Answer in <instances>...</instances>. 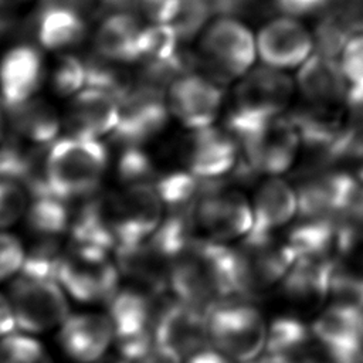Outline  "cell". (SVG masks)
Instances as JSON below:
<instances>
[{"instance_id":"2e32d148","label":"cell","mask_w":363,"mask_h":363,"mask_svg":"<svg viewBox=\"0 0 363 363\" xmlns=\"http://www.w3.org/2000/svg\"><path fill=\"white\" fill-rule=\"evenodd\" d=\"M169 112L167 99L159 86L145 84L130 88L121 101L115 138L126 146H139L162 130Z\"/></svg>"},{"instance_id":"5bb4252c","label":"cell","mask_w":363,"mask_h":363,"mask_svg":"<svg viewBox=\"0 0 363 363\" xmlns=\"http://www.w3.org/2000/svg\"><path fill=\"white\" fill-rule=\"evenodd\" d=\"M359 182L339 166L319 167L306 173L298 186L301 218H337Z\"/></svg>"},{"instance_id":"7dc6e473","label":"cell","mask_w":363,"mask_h":363,"mask_svg":"<svg viewBox=\"0 0 363 363\" xmlns=\"http://www.w3.org/2000/svg\"><path fill=\"white\" fill-rule=\"evenodd\" d=\"M11 1H14V0H0V6H3V4H9V3H11Z\"/></svg>"},{"instance_id":"ac0fdd59","label":"cell","mask_w":363,"mask_h":363,"mask_svg":"<svg viewBox=\"0 0 363 363\" xmlns=\"http://www.w3.org/2000/svg\"><path fill=\"white\" fill-rule=\"evenodd\" d=\"M113 340V326L108 315L74 313L68 315L60 326L61 347L72 360L79 363L101 360Z\"/></svg>"},{"instance_id":"7402d4cb","label":"cell","mask_w":363,"mask_h":363,"mask_svg":"<svg viewBox=\"0 0 363 363\" xmlns=\"http://www.w3.org/2000/svg\"><path fill=\"white\" fill-rule=\"evenodd\" d=\"M121 101L99 88L85 86L72 96L68 108V125L72 135L99 139L115 130L119 122Z\"/></svg>"},{"instance_id":"cb8c5ba5","label":"cell","mask_w":363,"mask_h":363,"mask_svg":"<svg viewBox=\"0 0 363 363\" xmlns=\"http://www.w3.org/2000/svg\"><path fill=\"white\" fill-rule=\"evenodd\" d=\"M251 204L254 224L248 234H275L298 216L296 190L279 176L267 177L257 189Z\"/></svg>"},{"instance_id":"ee69618b","label":"cell","mask_w":363,"mask_h":363,"mask_svg":"<svg viewBox=\"0 0 363 363\" xmlns=\"http://www.w3.org/2000/svg\"><path fill=\"white\" fill-rule=\"evenodd\" d=\"M186 363H237V362L233 360L231 357L225 356L220 350H217L214 347H208V349L197 353L191 359H189Z\"/></svg>"},{"instance_id":"f6af8a7d","label":"cell","mask_w":363,"mask_h":363,"mask_svg":"<svg viewBox=\"0 0 363 363\" xmlns=\"http://www.w3.org/2000/svg\"><path fill=\"white\" fill-rule=\"evenodd\" d=\"M252 363H299V362L292 359V357H289V356L277 354V353H265L264 356L258 357Z\"/></svg>"},{"instance_id":"603a6c76","label":"cell","mask_w":363,"mask_h":363,"mask_svg":"<svg viewBox=\"0 0 363 363\" xmlns=\"http://www.w3.org/2000/svg\"><path fill=\"white\" fill-rule=\"evenodd\" d=\"M302 145L325 153L336 143L349 126L346 105H315L302 102L288 113Z\"/></svg>"},{"instance_id":"3957f363","label":"cell","mask_w":363,"mask_h":363,"mask_svg":"<svg viewBox=\"0 0 363 363\" xmlns=\"http://www.w3.org/2000/svg\"><path fill=\"white\" fill-rule=\"evenodd\" d=\"M108 152L99 139L69 135L51 143L44 159L48 191L71 201L89 196L101 183Z\"/></svg>"},{"instance_id":"6da1fadb","label":"cell","mask_w":363,"mask_h":363,"mask_svg":"<svg viewBox=\"0 0 363 363\" xmlns=\"http://www.w3.org/2000/svg\"><path fill=\"white\" fill-rule=\"evenodd\" d=\"M172 295L206 312L238 298L234 250L227 244L194 237L176 255L169 278Z\"/></svg>"},{"instance_id":"ffe728a7","label":"cell","mask_w":363,"mask_h":363,"mask_svg":"<svg viewBox=\"0 0 363 363\" xmlns=\"http://www.w3.org/2000/svg\"><path fill=\"white\" fill-rule=\"evenodd\" d=\"M43 79L41 54L31 45H16L0 61V96L6 109L34 98Z\"/></svg>"},{"instance_id":"277c9868","label":"cell","mask_w":363,"mask_h":363,"mask_svg":"<svg viewBox=\"0 0 363 363\" xmlns=\"http://www.w3.org/2000/svg\"><path fill=\"white\" fill-rule=\"evenodd\" d=\"M122 274L112 251L71 240L62 254L57 281L74 299L106 303L121 286Z\"/></svg>"},{"instance_id":"f1b7e54d","label":"cell","mask_w":363,"mask_h":363,"mask_svg":"<svg viewBox=\"0 0 363 363\" xmlns=\"http://www.w3.org/2000/svg\"><path fill=\"white\" fill-rule=\"evenodd\" d=\"M315 345L311 326L296 316L281 315L268 325L265 353L284 354L299 362Z\"/></svg>"},{"instance_id":"4fadbf2b","label":"cell","mask_w":363,"mask_h":363,"mask_svg":"<svg viewBox=\"0 0 363 363\" xmlns=\"http://www.w3.org/2000/svg\"><path fill=\"white\" fill-rule=\"evenodd\" d=\"M257 54L275 69L299 68L313 52V33L295 16L282 14L267 21L255 35Z\"/></svg>"},{"instance_id":"8992f818","label":"cell","mask_w":363,"mask_h":363,"mask_svg":"<svg viewBox=\"0 0 363 363\" xmlns=\"http://www.w3.org/2000/svg\"><path fill=\"white\" fill-rule=\"evenodd\" d=\"M211 346L237 363H252L265 350L268 325L242 298H231L208 311Z\"/></svg>"},{"instance_id":"f35d334b","label":"cell","mask_w":363,"mask_h":363,"mask_svg":"<svg viewBox=\"0 0 363 363\" xmlns=\"http://www.w3.org/2000/svg\"><path fill=\"white\" fill-rule=\"evenodd\" d=\"M26 248L11 234L0 231V282L14 278L24 262Z\"/></svg>"},{"instance_id":"d4e9b609","label":"cell","mask_w":363,"mask_h":363,"mask_svg":"<svg viewBox=\"0 0 363 363\" xmlns=\"http://www.w3.org/2000/svg\"><path fill=\"white\" fill-rule=\"evenodd\" d=\"M143 28L139 18L130 13H111L95 33L96 52L116 64L139 61Z\"/></svg>"},{"instance_id":"44dd1931","label":"cell","mask_w":363,"mask_h":363,"mask_svg":"<svg viewBox=\"0 0 363 363\" xmlns=\"http://www.w3.org/2000/svg\"><path fill=\"white\" fill-rule=\"evenodd\" d=\"M303 102L315 105H346L349 84L339 58L313 52L299 68L295 79Z\"/></svg>"},{"instance_id":"ba28073f","label":"cell","mask_w":363,"mask_h":363,"mask_svg":"<svg viewBox=\"0 0 363 363\" xmlns=\"http://www.w3.org/2000/svg\"><path fill=\"white\" fill-rule=\"evenodd\" d=\"M200 54L213 78L227 82L244 77L252 68L258 57L257 40L238 17L218 16L203 31Z\"/></svg>"},{"instance_id":"1f68e13d","label":"cell","mask_w":363,"mask_h":363,"mask_svg":"<svg viewBox=\"0 0 363 363\" xmlns=\"http://www.w3.org/2000/svg\"><path fill=\"white\" fill-rule=\"evenodd\" d=\"M214 14L210 0H180L179 10L170 26L180 41H190L207 27L208 18Z\"/></svg>"},{"instance_id":"60d3db41","label":"cell","mask_w":363,"mask_h":363,"mask_svg":"<svg viewBox=\"0 0 363 363\" xmlns=\"http://www.w3.org/2000/svg\"><path fill=\"white\" fill-rule=\"evenodd\" d=\"M116 363H176L164 354L155 343L121 350V357Z\"/></svg>"},{"instance_id":"e0dca14e","label":"cell","mask_w":363,"mask_h":363,"mask_svg":"<svg viewBox=\"0 0 363 363\" xmlns=\"http://www.w3.org/2000/svg\"><path fill=\"white\" fill-rule=\"evenodd\" d=\"M240 143L230 130L213 125L193 130L187 143L189 172L203 180H216L228 174L238 163Z\"/></svg>"},{"instance_id":"4dcf8cb0","label":"cell","mask_w":363,"mask_h":363,"mask_svg":"<svg viewBox=\"0 0 363 363\" xmlns=\"http://www.w3.org/2000/svg\"><path fill=\"white\" fill-rule=\"evenodd\" d=\"M330 162L363 183V128L349 125L326 153Z\"/></svg>"},{"instance_id":"52a82bcc","label":"cell","mask_w":363,"mask_h":363,"mask_svg":"<svg viewBox=\"0 0 363 363\" xmlns=\"http://www.w3.org/2000/svg\"><path fill=\"white\" fill-rule=\"evenodd\" d=\"M172 298L170 291L136 282L121 285L108 302V316L119 349L126 350L155 343L159 318Z\"/></svg>"},{"instance_id":"9c48e42d","label":"cell","mask_w":363,"mask_h":363,"mask_svg":"<svg viewBox=\"0 0 363 363\" xmlns=\"http://www.w3.org/2000/svg\"><path fill=\"white\" fill-rule=\"evenodd\" d=\"M9 299L17 329L43 333L61 326L68 318L65 291L57 279L17 274L10 285Z\"/></svg>"},{"instance_id":"b9f144b4","label":"cell","mask_w":363,"mask_h":363,"mask_svg":"<svg viewBox=\"0 0 363 363\" xmlns=\"http://www.w3.org/2000/svg\"><path fill=\"white\" fill-rule=\"evenodd\" d=\"M213 10L218 16L238 17L248 13L257 3V0H210Z\"/></svg>"},{"instance_id":"d6986e66","label":"cell","mask_w":363,"mask_h":363,"mask_svg":"<svg viewBox=\"0 0 363 363\" xmlns=\"http://www.w3.org/2000/svg\"><path fill=\"white\" fill-rule=\"evenodd\" d=\"M335 262L299 257L282 279L279 289L285 301L301 311H316L329 301Z\"/></svg>"},{"instance_id":"30bf717a","label":"cell","mask_w":363,"mask_h":363,"mask_svg":"<svg viewBox=\"0 0 363 363\" xmlns=\"http://www.w3.org/2000/svg\"><path fill=\"white\" fill-rule=\"evenodd\" d=\"M245 174L281 176L296 162L301 136L288 115H282L259 129L237 139Z\"/></svg>"},{"instance_id":"7bdbcfd3","label":"cell","mask_w":363,"mask_h":363,"mask_svg":"<svg viewBox=\"0 0 363 363\" xmlns=\"http://www.w3.org/2000/svg\"><path fill=\"white\" fill-rule=\"evenodd\" d=\"M17 330V323L14 312L9 296L0 294V339L14 333Z\"/></svg>"},{"instance_id":"484cf974","label":"cell","mask_w":363,"mask_h":363,"mask_svg":"<svg viewBox=\"0 0 363 363\" xmlns=\"http://www.w3.org/2000/svg\"><path fill=\"white\" fill-rule=\"evenodd\" d=\"M86 33L85 20L77 9L50 0L37 20L38 43L50 51H65L78 45Z\"/></svg>"},{"instance_id":"5b68a950","label":"cell","mask_w":363,"mask_h":363,"mask_svg":"<svg viewBox=\"0 0 363 363\" xmlns=\"http://www.w3.org/2000/svg\"><path fill=\"white\" fill-rule=\"evenodd\" d=\"M237 296L261 299L279 286L296 259L286 238L275 234H248L233 248Z\"/></svg>"},{"instance_id":"7a4b0ae2","label":"cell","mask_w":363,"mask_h":363,"mask_svg":"<svg viewBox=\"0 0 363 363\" xmlns=\"http://www.w3.org/2000/svg\"><path fill=\"white\" fill-rule=\"evenodd\" d=\"M296 85L284 71L267 65L240 78L227 112V130L240 139L285 115Z\"/></svg>"},{"instance_id":"e575fe53","label":"cell","mask_w":363,"mask_h":363,"mask_svg":"<svg viewBox=\"0 0 363 363\" xmlns=\"http://www.w3.org/2000/svg\"><path fill=\"white\" fill-rule=\"evenodd\" d=\"M52 88L62 96H74L86 86V62L75 55H62L54 68Z\"/></svg>"},{"instance_id":"f546056e","label":"cell","mask_w":363,"mask_h":363,"mask_svg":"<svg viewBox=\"0 0 363 363\" xmlns=\"http://www.w3.org/2000/svg\"><path fill=\"white\" fill-rule=\"evenodd\" d=\"M65 247L61 237H37L28 248L24 247V262L18 274L57 279Z\"/></svg>"},{"instance_id":"7c38bea8","label":"cell","mask_w":363,"mask_h":363,"mask_svg":"<svg viewBox=\"0 0 363 363\" xmlns=\"http://www.w3.org/2000/svg\"><path fill=\"white\" fill-rule=\"evenodd\" d=\"M153 340L176 363H186L197 353L213 347L208 312L173 296L159 318Z\"/></svg>"},{"instance_id":"8d00e7d4","label":"cell","mask_w":363,"mask_h":363,"mask_svg":"<svg viewBox=\"0 0 363 363\" xmlns=\"http://www.w3.org/2000/svg\"><path fill=\"white\" fill-rule=\"evenodd\" d=\"M30 194L18 183L0 180V230L16 224L26 216Z\"/></svg>"},{"instance_id":"4316f807","label":"cell","mask_w":363,"mask_h":363,"mask_svg":"<svg viewBox=\"0 0 363 363\" xmlns=\"http://www.w3.org/2000/svg\"><path fill=\"white\" fill-rule=\"evenodd\" d=\"M68 203L51 191L30 194L26 218L33 234L35 237H62L69 234L75 213L71 211Z\"/></svg>"},{"instance_id":"bcb514c9","label":"cell","mask_w":363,"mask_h":363,"mask_svg":"<svg viewBox=\"0 0 363 363\" xmlns=\"http://www.w3.org/2000/svg\"><path fill=\"white\" fill-rule=\"evenodd\" d=\"M4 140V121H3V115L0 112V145Z\"/></svg>"},{"instance_id":"83f0119b","label":"cell","mask_w":363,"mask_h":363,"mask_svg":"<svg viewBox=\"0 0 363 363\" xmlns=\"http://www.w3.org/2000/svg\"><path fill=\"white\" fill-rule=\"evenodd\" d=\"M14 129L37 145H48L57 140L60 130V118L54 106L40 98H31L27 102L7 109Z\"/></svg>"},{"instance_id":"74e56055","label":"cell","mask_w":363,"mask_h":363,"mask_svg":"<svg viewBox=\"0 0 363 363\" xmlns=\"http://www.w3.org/2000/svg\"><path fill=\"white\" fill-rule=\"evenodd\" d=\"M339 62L349 91L363 92V33L353 35L342 50Z\"/></svg>"},{"instance_id":"836d02e7","label":"cell","mask_w":363,"mask_h":363,"mask_svg":"<svg viewBox=\"0 0 363 363\" xmlns=\"http://www.w3.org/2000/svg\"><path fill=\"white\" fill-rule=\"evenodd\" d=\"M0 363H52L43 345L26 333L0 339Z\"/></svg>"},{"instance_id":"ab89813d","label":"cell","mask_w":363,"mask_h":363,"mask_svg":"<svg viewBox=\"0 0 363 363\" xmlns=\"http://www.w3.org/2000/svg\"><path fill=\"white\" fill-rule=\"evenodd\" d=\"M343 0H274V6L284 14L303 17L322 16L335 10Z\"/></svg>"},{"instance_id":"9a60e30c","label":"cell","mask_w":363,"mask_h":363,"mask_svg":"<svg viewBox=\"0 0 363 363\" xmlns=\"http://www.w3.org/2000/svg\"><path fill=\"white\" fill-rule=\"evenodd\" d=\"M223 99V89L214 79L191 72L177 77L167 92L169 111L191 130L211 126L221 111Z\"/></svg>"},{"instance_id":"d6a6232c","label":"cell","mask_w":363,"mask_h":363,"mask_svg":"<svg viewBox=\"0 0 363 363\" xmlns=\"http://www.w3.org/2000/svg\"><path fill=\"white\" fill-rule=\"evenodd\" d=\"M180 0H104L113 11H123L145 18L150 24H170L179 10Z\"/></svg>"},{"instance_id":"d590c367","label":"cell","mask_w":363,"mask_h":363,"mask_svg":"<svg viewBox=\"0 0 363 363\" xmlns=\"http://www.w3.org/2000/svg\"><path fill=\"white\" fill-rule=\"evenodd\" d=\"M118 173L125 184H152L155 177L153 163L139 146H126L118 162Z\"/></svg>"},{"instance_id":"8fae6325","label":"cell","mask_w":363,"mask_h":363,"mask_svg":"<svg viewBox=\"0 0 363 363\" xmlns=\"http://www.w3.org/2000/svg\"><path fill=\"white\" fill-rule=\"evenodd\" d=\"M193 220L204 238L225 244L251 231L252 204L238 190L208 184L194 207Z\"/></svg>"}]
</instances>
